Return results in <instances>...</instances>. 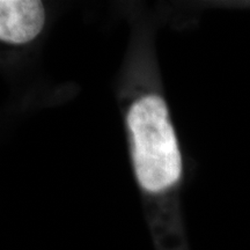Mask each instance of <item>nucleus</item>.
Wrapping results in <instances>:
<instances>
[{
  "label": "nucleus",
  "instance_id": "2",
  "mask_svg": "<svg viewBox=\"0 0 250 250\" xmlns=\"http://www.w3.org/2000/svg\"><path fill=\"white\" fill-rule=\"evenodd\" d=\"M45 23L46 11L42 1H0V41L6 45L29 44L43 33Z\"/></svg>",
  "mask_w": 250,
  "mask_h": 250
},
{
  "label": "nucleus",
  "instance_id": "1",
  "mask_svg": "<svg viewBox=\"0 0 250 250\" xmlns=\"http://www.w3.org/2000/svg\"><path fill=\"white\" fill-rule=\"evenodd\" d=\"M153 33L145 21L133 24L116 98L153 248L189 250L182 211V149L166 99Z\"/></svg>",
  "mask_w": 250,
  "mask_h": 250
}]
</instances>
